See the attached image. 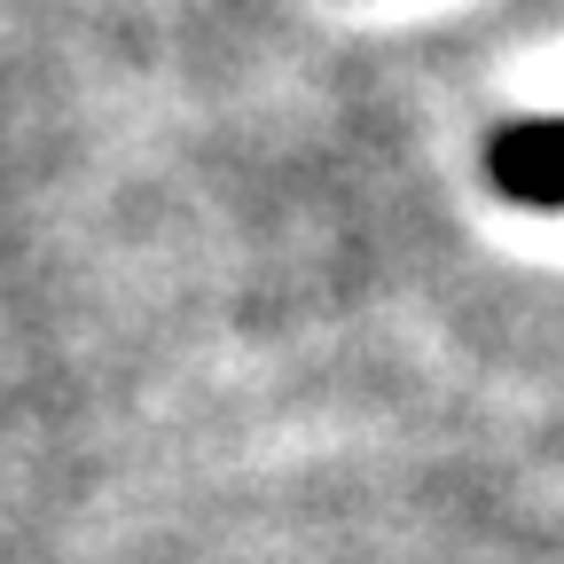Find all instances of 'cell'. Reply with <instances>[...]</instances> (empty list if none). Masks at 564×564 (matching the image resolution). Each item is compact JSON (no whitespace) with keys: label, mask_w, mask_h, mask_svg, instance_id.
Listing matches in <instances>:
<instances>
[{"label":"cell","mask_w":564,"mask_h":564,"mask_svg":"<svg viewBox=\"0 0 564 564\" xmlns=\"http://www.w3.org/2000/svg\"><path fill=\"white\" fill-rule=\"evenodd\" d=\"M486 188L518 212H564V110L518 118L486 141Z\"/></svg>","instance_id":"obj_1"}]
</instances>
